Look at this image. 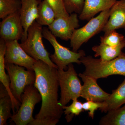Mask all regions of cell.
<instances>
[{
    "instance_id": "6da1fadb",
    "label": "cell",
    "mask_w": 125,
    "mask_h": 125,
    "mask_svg": "<svg viewBox=\"0 0 125 125\" xmlns=\"http://www.w3.org/2000/svg\"><path fill=\"white\" fill-rule=\"evenodd\" d=\"M33 69L36 74L33 85L41 95L42 105L30 125H55L64 113L58 100V69L41 60L36 61Z\"/></svg>"
},
{
    "instance_id": "7a4b0ae2",
    "label": "cell",
    "mask_w": 125,
    "mask_h": 125,
    "mask_svg": "<svg viewBox=\"0 0 125 125\" xmlns=\"http://www.w3.org/2000/svg\"><path fill=\"white\" fill-rule=\"evenodd\" d=\"M80 60L85 68L83 73L96 79L113 75L125 76V54L123 52L109 61H104L91 56L83 57Z\"/></svg>"
},
{
    "instance_id": "3957f363",
    "label": "cell",
    "mask_w": 125,
    "mask_h": 125,
    "mask_svg": "<svg viewBox=\"0 0 125 125\" xmlns=\"http://www.w3.org/2000/svg\"><path fill=\"white\" fill-rule=\"evenodd\" d=\"M42 26L34 21L29 28L27 38L21 42V46L27 54L36 61H42L50 67L58 69L57 66L52 61L50 54L43 45Z\"/></svg>"
},
{
    "instance_id": "277c9868",
    "label": "cell",
    "mask_w": 125,
    "mask_h": 125,
    "mask_svg": "<svg viewBox=\"0 0 125 125\" xmlns=\"http://www.w3.org/2000/svg\"><path fill=\"white\" fill-rule=\"evenodd\" d=\"M42 36L54 48V53L50 55V57L52 61L57 66L58 69L66 71L71 63H75L79 65L81 64L80 58L85 56L84 51L81 50L75 52L61 45L56 40L55 36L46 27L43 28Z\"/></svg>"
},
{
    "instance_id": "5b68a950",
    "label": "cell",
    "mask_w": 125,
    "mask_h": 125,
    "mask_svg": "<svg viewBox=\"0 0 125 125\" xmlns=\"http://www.w3.org/2000/svg\"><path fill=\"white\" fill-rule=\"evenodd\" d=\"M58 76L61 90L59 104L62 107L81 97L82 85L72 63L69 65L67 70L58 69Z\"/></svg>"
},
{
    "instance_id": "8992f818",
    "label": "cell",
    "mask_w": 125,
    "mask_h": 125,
    "mask_svg": "<svg viewBox=\"0 0 125 125\" xmlns=\"http://www.w3.org/2000/svg\"><path fill=\"white\" fill-rule=\"evenodd\" d=\"M109 14L110 10L102 11L97 16L92 18L83 27L75 29L70 40L72 51L78 52L83 43L102 31L109 19Z\"/></svg>"
},
{
    "instance_id": "52a82bcc",
    "label": "cell",
    "mask_w": 125,
    "mask_h": 125,
    "mask_svg": "<svg viewBox=\"0 0 125 125\" xmlns=\"http://www.w3.org/2000/svg\"><path fill=\"white\" fill-rule=\"evenodd\" d=\"M21 99L19 108L13 114L11 121L16 125H29L34 120V109L36 104L42 101V97L37 88L34 85H30L25 87Z\"/></svg>"
},
{
    "instance_id": "ba28073f",
    "label": "cell",
    "mask_w": 125,
    "mask_h": 125,
    "mask_svg": "<svg viewBox=\"0 0 125 125\" xmlns=\"http://www.w3.org/2000/svg\"><path fill=\"white\" fill-rule=\"evenodd\" d=\"M5 69L10 79V90L14 97L21 103L25 87L33 85L36 74L33 71L26 70L24 67L13 64H5Z\"/></svg>"
},
{
    "instance_id": "9c48e42d",
    "label": "cell",
    "mask_w": 125,
    "mask_h": 125,
    "mask_svg": "<svg viewBox=\"0 0 125 125\" xmlns=\"http://www.w3.org/2000/svg\"><path fill=\"white\" fill-rule=\"evenodd\" d=\"M18 41L14 40L6 42L5 63L14 64L24 67L28 70L34 71L33 65L36 61L25 51Z\"/></svg>"
},
{
    "instance_id": "30bf717a",
    "label": "cell",
    "mask_w": 125,
    "mask_h": 125,
    "mask_svg": "<svg viewBox=\"0 0 125 125\" xmlns=\"http://www.w3.org/2000/svg\"><path fill=\"white\" fill-rule=\"evenodd\" d=\"M78 14L73 13L66 17L56 18L48 28L56 37L61 40H70L74 31L79 27Z\"/></svg>"
},
{
    "instance_id": "8fae6325",
    "label": "cell",
    "mask_w": 125,
    "mask_h": 125,
    "mask_svg": "<svg viewBox=\"0 0 125 125\" xmlns=\"http://www.w3.org/2000/svg\"><path fill=\"white\" fill-rule=\"evenodd\" d=\"M24 30L20 18V11L2 19L0 24V39L6 42L21 40Z\"/></svg>"
},
{
    "instance_id": "7c38bea8",
    "label": "cell",
    "mask_w": 125,
    "mask_h": 125,
    "mask_svg": "<svg viewBox=\"0 0 125 125\" xmlns=\"http://www.w3.org/2000/svg\"><path fill=\"white\" fill-rule=\"evenodd\" d=\"M79 76L83 82L81 97L86 101L100 102H103L109 98L110 94L106 93L99 87L96 79L83 73H80Z\"/></svg>"
},
{
    "instance_id": "4fadbf2b",
    "label": "cell",
    "mask_w": 125,
    "mask_h": 125,
    "mask_svg": "<svg viewBox=\"0 0 125 125\" xmlns=\"http://www.w3.org/2000/svg\"><path fill=\"white\" fill-rule=\"evenodd\" d=\"M120 29H125V0L116 1L112 6L109 19L102 31L105 33Z\"/></svg>"
},
{
    "instance_id": "5bb4252c",
    "label": "cell",
    "mask_w": 125,
    "mask_h": 125,
    "mask_svg": "<svg viewBox=\"0 0 125 125\" xmlns=\"http://www.w3.org/2000/svg\"><path fill=\"white\" fill-rule=\"evenodd\" d=\"M22 6L20 10V18L23 27V36L21 42L27 38L29 28L36 21L38 16L39 0H21Z\"/></svg>"
},
{
    "instance_id": "9a60e30c",
    "label": "cell",
    "mask_w": 125,
    "mask_h": 125,
    "mask_svg": "<svg viewBox=\"0 0 125 125\" xmlns=\"http://www.w3.org/2000/svg\"><path fill=\"white\" fill-rule=\"evenodd\" d=\"M116 1V0H85L79 19L81 20H90L99 12L110 10Z\"/></svg>"
},
{
    "instance_id": "2e32d148",
    "label": "cell",
    "mask_w": 125,
    "mask_h": 125,
    "mask_svg": "<svg viewBox=\"0 0 125 125\" xmlns=\"http://www.w3.org/2000/svg\"><path fill=\"white\" fill-rule=\"evenodd\" d=\"M6 48V42L4 40H0V81L4 85L11 98L12 102V111L15 114L19 110L21 103L14 97L10 87V79L5 71V56Z\"/></svg>"
},
{
    "instance_id": "e0dca14e",
    "label": "cell",
    "mask_w": 125,
    "mask_h": 125,
    "mask_svg": "<svg viewBox=\"0 0 125 125\" xmlns=\"http://www.w3.org/2000/svg\"><path fill=\"white\" fill-rule=\"evenodd\" d=\"M103 103V107L99 109L105 113L117 109L125 104V79L116 89L112 90L109 98Z\"/></svg>"
},
{
    "instance_id": "ac0fdd59",
    "label": "cell",
    "mask_w": 125,
    "mask_h": 125,
    "mask_svg": "<svg viewBox=\"0 0 125 125\" xmlns=\"http://www.w3.org/2000/svg\"><path fill=\"white\" fill-rule=\"evenodd\" d=\"M125 47V42L115 47L101 43L100 45L93 47L92 50L95 52V57H100L101 60L106 61L114 59L120 55L122 52V49Z\"/></svg>"
},
{
    "instance_id": "d6986e66",
    "label": "cell",
    "mask_w": 125,
    "mask_h": 125,
    "mask_svg": "<svg viewBox=\"0 0 125 125\" xmlns=\"http://www.w3.org/2000/svg\"><path fill=\"white\" fill-rule=\"evenodd\" d=\"M12 102L10 96L2 83L0 85V125H7L12 115Z\"/></svg>"
},
{
    "instance_id": "ffe728a7",
    "label": "cell",
    "mask_w": 125,
    "mask_h": 125,
    "mask_svg": "<svg viewBox=\"0 0 125 125\" xmlns=\"http://www.w3.org/2000/svg\"><path fill=\"white\" fill-rule=\"evenodd\" d=\"M56 15L54 10L46 1H40L36 21L42 26H49L54 21Z\"/></svg>"
},
{
    "instance_id": "44dd1931",
    "label": "cell",
    "mask_w": 125,
    "mask_h": 125,
    "mask_svg": "<svg viewBox=\"0 0 125 125\" xmlns=\"http://www.w3.org/2000/svg\"><path fill=\"white\" fill-rule=\"evenodd\" d=\"M101 125H125V104L122 107L108 112L101 118Z\"/></svg>"
},
{
    "instance_id": "7402d4cb",
    "label": "cell",
    "mask_w": 125,
    "mask_h": 125,
    "mask_svg": "<svg viewBox=\"0 0 125 125\" xmlns=\"http://www.w3.org/2000/svg\"><path fill=\"white\" fill-rule=\"evenodd\" d=\"M22 6L21 0H0V18L20 11Z\"/></svg>"
},
{
    "instance_id": "603a6c76",
    "label": "cell",
    "mask_w": 125,
    "mask_h": 125,
    "mask_svg": "<svg viewBox=\"0 0 125 125\" xmlns=\"http://www.w3.org/2000/svg\"><path fill=\"white\" fill-rule=\"evenodd\" d=\"M72 101V103L70 106L62 107L67 123L71 122L75 116L79 115L83 111V103L78 101V99Z\"/></svg>"
},
{
    "instance_id": "cb8c5ba5",
    "label": "cell",
    "mask_w": 125,
    "mask_h": 125,
    "mask_svg": "<svg viewBox=\"0 0 125 125\" xmlns=\"http://www.w3.org/2000/svg\"><path fill=\"white\" fill-rule=\"evenodd\" d=\"M101 43L115 47L125 42V38L122 34L113 30L105 33L100 38Z\"/></svg>"
},
{
    "instance_id": "d4e9b609",
    "label": "cell",
    "mask_w": 125,
    "mask_h": 125,
    "mask_svg": "<svg viewBox=\"0 0 125 125\" xmlns=\"http://www.w3.org/2000/svg\"><path fill=\"white\" fill-rule=\"evenodd\" d=\"M66 10L69 14L76 13L80 14L83 10L85 0H63Z\"/></svg>"
},
{
    "instance_id": "484cf974",
    "label": "cell",
    "mask_w": 125,
    "mask_h": 125,
    "mask_svg": "<svg viewBox=\"0 0 125 125\" xmlns=\"http://www.w3.org/2000/svg\"><path fill=\"white\" fill-rule=\"evenodd\" d=\"M55 11L56 18L66 17L70 15L67 13L63 0H45Z\"/></svg>"
},
{
    "instance_id": "4316f807",
    "label": "cell",
    "mask_w": 125,
    "mask_h": 125,
    "mask_svg": "<svg viewBox=\"0 0 125 125\" xmlns=\"http://www.w3.org/2000/svg\"><path fill=\"white\" fill-rule=\"evenodd\" d=\"M103 102H100L87 101V102L83 103V108L84 111H89L88 113L89 116L92 119H93L95 111L103 107Z\"/></svg>"
}]
</instances>
